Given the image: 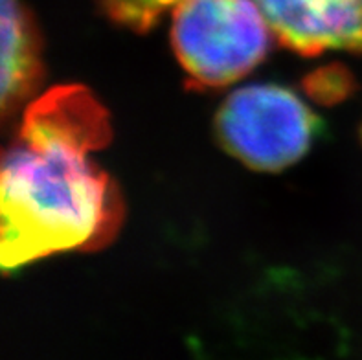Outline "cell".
<instances>
[{
    "mask_svg": "<svg viewBox=\"0 0 362 360\" xmlns=\"http://www.w3.org/2000/svg\"><path fill=\"white\" fill-rule=\"evenodd\" d=\"M109 141V115L85 87L59 85L28 103L0 146V274L115 238L124 201L94 158Z\"/></svg>",
    "mask_w": 362,
    "mask_h": 360,
    "instance_id": "6da1fadb",
    "label": "cell"
},
{
    "mask_svg": "<svg viewBox=\"0 0 362 360\" xmlns=\"http://www.w3.org/2000/svg\"><path fill=\"white\" fill-rule=\"evenodd\" d=\"M271 32L254 0H182L173 9L171 46L189 83L219 88L265 59Z\"/></svg>",
    "mask_w": 362,
    "mask_h": 360,
    "instance_id": "7a4b0ae2",
    "label": "cell"
},
{
    "mask_svg": "<svg viewBox=\"0 0 362 360\" xmlns=\"http://www.w3.org/2000/svg\"><path fill=\"white\" fill-rule=\"evenodd\" d=\"M214 129L228 155L254 171L272 173L308 155L326 123L291 88L257 83L223 101Z\"/></svg>",
    "mask_w": 362,
    "mask_h": 360,
    "instance_id": "3957f363",
    "label": "cell"
},
{
    "mask_svg": "<svg viewBox=\"0 0 362 360\" xmlns=\"http://www.w3.org/2000/svg\"><path fill=\"white\" fill-rule=\"evenodd\" d=\"M276 39L302 55L362 54V0H254Z\"/></svg>",
    "mask_w": 362,
    "mask_h": 360,
    "instance_id": "277c9868",
    "label": "cell"
},
{
    "mask_svg": "<svg viewBox=\"0 0 362 360\" xmlns=\"http://www.w3.org/2000/svg\"><path fill=\"white\" fill-rule=\"evenodd\" d=\"M42 79V46L21 0H0V125L35 96Z\"/></svg>",
    "mask_w": 362,
    "mask_h": 360,
    "instance_id": "5b68a950",
    "label": "cell"
},
{
    "mask_svg": "<svg viewBox=\"0 0 362 360\" xmlns=\"http://www.w3.org/2000/svg\"><path fill=\"white\" fill-rule=\"evenodd\" d=\"M180 2L182 0H101V6L115 23L144 33L151 30L165 11L175 9Z\"/></svg>",
    "mask_w": 362,
    "mask_h": 360,
    "instance_id": "8992f818",
    "label": "cell"
},
{
    "mask_svg": "<svg viewBox=\"0 0 362 360\" xmlns=\"http://www.w3.org/2000/svg\"><path fill=\"white\" fill-rule=\"evenodd\" d=\"M315 98H320V100H326V101H337V100H342L349 94V92L355 88V83L354 78L349 76L346 70H340L335 69L331 70V78H320L315 74Z\"/></svg>",
    "mask_w": 362,
    "mask_h": 360,
    "instance_id": "52a82bcc",
    "label": "cell"
}]
</instances>
